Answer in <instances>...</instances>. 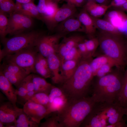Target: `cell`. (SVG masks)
I'll list each match as a JSON object with an SVG mask.
<instances>
[{
    "mask_svg": "<svg viewBox=\"0 0 127 127\" xmlns=\"http://www.w3.org/2000/svg\"><path fill=\"white\" fill-rule=\"evenodd\" d=\"M91 60L82 59L71 76L60 84V87L69 99H79L88 96L91 92L95 76L90 65Z\"/></svg>",
    "mask_w": 127,
    "mask_h": 127,
    "instance_id": "6da1fadb",
    "label": "cell"
},
{
    "mask_svg": "<svg viewBox=\"0 0 127 127\" xmlns=\"http://www.w3.org/2000/svg\"><path fill=\"white\" fill-rule=\"evenodd\" d=\"M124 71L117 68L93 81L91 92L96 102H116L121 90Z\"/></svg>",
    "mask_w": 127,
    "mask_h": 127,
    "instance_id": "7a4b0ae2",
    "label": "cell"
},
{
    "mask_svg": "<svg viewBox=\"0 0 127 127\" xmlns=\"http://www.w3.org/2000/svg\"><path fill=\"white\" fill-rule=\"evenodd\" d=\"M96 102L91 95L70 99L64 108L56 112L61 127H79Z\"/></svg>",
    "mask_w": 127,
    "mask_h": 127,
    "instance_id": "3957f363",
    "label": "cell"
},
{
    "mask_svg": "<svg viewBox=\"0 0 127 127\" xmlns=\"http://www.w3.org/2000/svg\"><path fill=\"white\" fill-rule=\"evenodd\" d=\"M124 107L116 103L96 102L80 127H112L123 119Z\"/></svg>",
    "mask_w": 127,
    "mask_h": 127,
    "instance_id": "277c9868",
    "label": "cell"
},
{
    "mask_svg": "<svg viewBox=\"0 0 127 127\" xmlns=\"http://www.w3.org/2000/svg\"><path fill=\"white\" fill-rule=\"evenodd\" d=\"M97 38L104 54L113 60L118 68L124 70L127 65V40L124 38L123 33L100 31Z\"/></svg>",
    "mask_w": 127,
    "mask_h": 127,
    "instance_id": "5b68a950",
    "label": "cell"
},
{
    "mask_svg": "<svg viewBox=\"0 0 127 127\" xmlns=\"http://www.w3.org/2000/svg\"><path fill=\"white\" fill-rule=\"evenodd\" d=\"M43 34L40 31L33 30L1 39L3 48L0 49V61L7 56L24 49L36 47L39 39Z\"/></svg>",
    "mask_w": 127,
    "mask_h": 127,
    "instance_id": "8992f818",
    "label": "cell"
},
{
    "mask_svg": "<svg viewBox=\"0 0 127 127\" xmlns=\"http://www.w3.org/2000/svg\"><path fill=\"white\" fill-rule=\"evenodd\" d=\"M38 52L35 47L22 50L7 56L4 59L15 63L29 74L35 73L34 65Z\"/></svg>",
    "mask_w": 127,
    "mask_h": 127,
    "instance_id": "52a82bcc",
    "label": "cell"
},
{
    "mask_svg": "<svg viewBox=\"0 0 127 127\" xmlns=\"http://www.w3.org/2000/svg\"><path fill=\"white\" fill-rule=\"evenodd\" d=\"M8 19L7 35L14 36L29 31L33 26V18L20 13L14 12Z\"/></svg>",
    "mask_w": 127,
    "mask_h": 127,
    "instance_id": "ba28073f",
    "label": "cell"
},
{
    "mask_svg": "<svg viewBox=\"0 0 127 127\" xmlns=\"http://www.w3.org/2000/svg\"><path fill=\"white\" fill-rule=\"evenodd\" d=\"M64 36L56 33L51 35H42L39 39L36 45L38 52L47 58L50 55L57 53L60 39Z\"/></svg>",
    "mask_w": 127,
    "mask_h": 127,
    "instance_id": "9c48e42d",
    "label": "cell"
},
{
    "mask_svg": "<svg viewBox=\"0 0 127 127\" xmlns=\"http://www.w3.org/2000/svg\"><path fill=\"white\" fill-rule=\"evenodd\" d=\"M48 96L49 103L47 108L50 114L60 111L64 108L69 99L68 96L60 87L53 85Z\"/></svg>",
    "mask_w": 127,
    "mask_h": 127,
    "instance_id": "30bf717a",
    "label": "cell"
},
{
    "mask_svg": "<svg viewBox=\"0 0 127 127\" xmlns=\"http://www.w3.org/2000/svg\"><path fill=\"white\" fill-rule=\"evenodd\" d=\"M23 109L31 120L39 124L42 119L50 114L46 107L30 100L24 104Z\"/></svg>",
    "mask_w": 127,
    "mask_h": 127,
    "instance_id": "8fae6325",
    "label": "cell"
},
{
    "mask_svg": "<svg viewBox=\"0 0 127 127\" xmlns=\"http://www.w3.org/2000/svg\"><path fill=\"white\" fill-rule=\"evenodd\" d=\"M58 3L55 0H43L38 9L41 21L46 24L49 30L59 8Z\"/></svg>",
    "mask_w": 127,
    "mask_h": 127,
    "instance_id": "7c38bea8",
    "label": "cell"
},
{
    "mask_svg": "<svg viewBox=\"0 0 127 127\" xmlns=\"http://www.w3.org/2000/svg\"><path fill=\"white\" fill-rule=\"evenodd\" d=\"M23 109L15 107L9 101L0 103V121L4 123L14 124Z\"/></svg>",
    "mask_w": 127,
    "mask_h": 127,
    "instance_id": "4fadbf2b",
    "label": "cell"
},
{
    "mask_svg": "<svg viewBox=\"0 0 127 127\" xmlns=\"http://www.w3.org/2000/svg\"><path fill=\"white\" fill-rule=\"evenodd\" d=\"M56 33L64 37L70 32H85V28L77 18H69L58 24L55 27Z\"/></svg>",
    "mask_w": 127,
    "mask_h": 127,
    "instance_id": "5bb4252c",
    "label": "cell"
},
{
    "mask_svg": "<svg viewBox=\"0 0 127 127\" xmlns=\"http://www.w3.org/2000/svg\"><path fill=\"white\" fill-rule=\"evenodd\" d=\"M64 37L59 44L57 53L60 61L72 48L85 40L83 36L78 35Z\"/></svg>",
    "mask_w": 127,
    "mask_h": 127,
    "instance_id": "9a60e30c",
    "label": "cell"
},
{
    "mask_svg": "<svg viewBox=\"0 0 127 127\" xmlns=\"http://www.w3.org/2000/svg\"><path fill=\"white\" fill-rule=\"evenodd\" d=\"M76 7L66 3L59 8L53 19L49 30H53L59 23L74 16L76 12Z\"/></svg>",
    "mask_w": 127,
    "mask_h": 127,
    "instance_id": "2e32d148",
    "label": "cell"
},
{
    "mask_svg": "<svg viewBox=\"0 0 127 127\" xmlns=\"http://www.w3.org/2000/svg\"><path fill=\"white\" fill-rule=\"evenodd\" d=\"M12 84L0 71V89L9 101L15 107H17V91L12 86Z\"/></svg>",
    "mask_w": 127,
    "mask_h": 127,
    "instance_id": "e0dca14e",
    "label": "cell"
},
{
    "mask_svg": "<svg viewBox=\"0 0 127 127\" xmlns=\"http://www.w3.org/2000/svg\"><path fill=\"white\" fill-rule=\"evenodd\" d=\"M49 69L52 74L51 79L54 83H62L63 80L60 73L61 62L56 54L50 55L47 58Z\"/></svg>",
    "mask_w": 127,
    "mask_h": 127,
    "instance_id": "ac0fdd59",
    "label": "cell"
},
{
    "mask_svg": "<svg viewBox=\"0 0 127 127\" xmlns=\"http://www.w3.org/2000/svg\"><path fill=\"white\" fill-rule=\"evenodd\" d=\"M14 12L18 13L33 19L41 20L37 5L34 2L24 4L16 2Z\"/></svg>",
    "mask_w": 127,
    "mask_h": 127,
    "instance_id": "d6986e66",
    "label": "cell"
},
{
    "mask_svg": "<svg viewBox=\"0 0 127 127\" xmlns=\"http://www.w3.org/2000/svg\"><path fill=\"white\" fill-rule=\"evenodd\" d=\"M77 18L84 27L85 32L90 38L93 37L96 28L92 17L83 8L78 14Z\"/></svg>",
    "mask_w": 127,
    "mask_h": 127,
    "instance_id": "ffe728a7",
    "label": "cell"
},
{
    "mask_svg": "<svg viewBox=\"0 0 127 127\" xmlns=\"http://www.w3.org/2000/svg\"><path fill=\"white\" fill-rule=\"evenodd\" d=\"M35 73L45 78H51L52 73L49 68L46 58L39 52L37 54L34 65Z\"/></svg>",
    "mask_w": 127,
    "mask_h": 127,
    "instance_id": "44dd1931",
    "label": "cell"
},
{
    "mask_svg": "<svg viewBox=\"0 0 127 127\" xmlns=\"http://www.w3.org/2000/svg\"><path fill=\"white\" fill-rule=\"evenodd\" d=\"M110 8L109 5L100 4L93 0H89L83 8L92 17L99 18L104 15Z\"/></svg>",
    "mask_w": 127,
    "mask_h": 127,
    "instance_id": "7402d4cb",
    "label": "cell"
},
{
    "mask_svg": "<svg viewBox=\"0 0 127 127\" xmlns=\"http://www.w3.org/2000/svg\"><path fill=\"white\" fill-rule=\"evenodd\" d=\"M124 12L117 9L109 11L105 15V19L110 22L119 31L127 19V16Z\"/></svg>",
    "mask_w": 127,
    "mask_h": 127,
    "instance_id": "603a6c76",
    "label": "cell"
},
{
    "mask_svg": "<svg viewBox=\"0 0 127 127\" xmlns=\"http://www.w3.org/2000/svg\"><path fill=\"white\" fill-rule=\"evenodd\" d=\"M80 61L68 60L61 64L60 73L63 79L62 83L71 76L75 70Z\"/></svg>",
    "mask_w": 127,
    "mask_h": 127,
    "instance_id": "cb8c5ba5",
    "label": "cell"
},
{
    "mask_svg": "<svg viewBox=\"0 0 127 127\" xmlns=\"http://www.w3.org/2000/svg\"><path fill=\"white\" fill-rule=\"evenodd\" d=\"M32 74L34 91L35 93L43 92L48 95L52 85L47 82L44 78Z\"/></svg>",
    "mask_w": 127,
    "mask_h": 127,
    "instance_id": "d4e9b609",
    "label": "cell"
},
{
    "mask_svg": "<svg viewBox=\"0 0 127 127\" xmlns=\"http://www.w3.org/2000/svg\"><path fill=\"white\" fill-rule=\"evenodd\" d=\"M107 64H111L118 68L115 63L110 58L104 54L92 60L90 63L91 69L95 76L97 70L103 66Z\"/></svg>",
    "mask_w": 127,
    "mask_h": 127,
    "instance_id": "484cf974",
    "label": "cell"
},
{
    "mask_svg": "<svg viewBox=\"0 0 127 127\" xmlns=\"http://www.w3.org/2000/svg\"><path fill=\"white\" fill-rule=\"evenodd\" d=\"M95 27L100 31L115 34L123 33L117 29L110 22L105 19L92 17Z\"/></svg>",
    "mask_w": 127,
    "mask_h": 127,
    "instance_id": "4316f807",
    "label": "cell"
},
{
    "mask_svg": "<svg viewBox=\"0 0 127 127\" xmlns=\"http://www.w3.org/2000/svg\"><path fill=\"white\" fill-rule=\"evenodd\" d=\"M124 71L122 89L115 103L125 107L127 106V65Z\"/></svg>",
    "mask_w": 127,
    "mask_h": 127,
    "instance_id": "83f0119b",
    "label": "cell"
},
{
    "mask_svg": "<svg viewBox=\"0 0 127 127\" xmlns=\"http://www.w3.org/2000/svg\"><path fill=\"white\" fill-rule=\"evenodd\" d=\"M15 127H37L39 124L31 120L23 111L19 114L14 123Z\"/></svg>",
    "mask_w": 127,
    "mask_h": 127,
    "instance_id": "f1b7e54d",
    "label": "cell"
},
{
    "mask_svg": "<svg viewBox=\"0 0 127 127\" xmlns=\"http://www.w3.org/2000/svg\"><path fill=\"white\" fill-rule=\"evenodd\" d=\"M0 67L10 72L24 77H26L29 75L24 70L16 64L5 60L1 65Z\"/></svg>",
    "mask_w": 127,
    "mask_h": 127,
    "instance_id": "f546056e",
    "label": "cell"
},
{
    "mask_svg": "<svg viewBox=\"0 0 127 127\" xmlns=\"http://www.w3.org/2000/svg\"><path fill=\"white\" fill-rule=\"evenodd\" d=\"M0 71L9 81L17 88L26 77L10 72L1 67Z\"/></svg>",
    "mask_w": 127,
    "mask_h": 127,
    "instance_id": "4dcf8cb0",
    "label": "cell"
},
{
    "mask_svg": "<svg viewBox=\"0 0 127 127\" xmlns=\"http://www.w3.org/2000/svg\"><path fill=\"white\" fill-rule=\"evenodd\" d=\"M52 115L47 118L45 121L40 123V127H61L58 120L57 113H52Z\"/></svg>",
    "mask_w": 127,
    "mask_h": 127,
    "instance_id": "1f68e13d",
    "label": "cell"
},
{
    "mask_svg": "<svg viewBox=\"0 0 127 127\" xmlns=\"http://www.w3.org/2000/svg\"><path fill=\"white\" fill-rule=\"evenodd\" d=\"M29 100L47 107L49 103L48 95L43 92L35 93Z\"/></svg>",
    "mask_w": 127,
    "mask_h": 127,
    "instance_id": "d6a6232c",
    "label": "cell"
},
{
    "mask_svg": "<svg viewBox=\"0 0 127 127\" xmlns=\"http://www.w3.org/2000/svg\"><path fill=\"white\" fill-rule=\"evenodd\" d=\"M77 46L72 48L64 57L60 61L61 64L64 61L68 60L79 61L82 59L81 54Z\"/></svg>",
    "mask_w": 127,
    "mask_h": 127,
    "instance_id": "836d02e7",
    "label": "cell"
},
{
    "mask_svg": "<svg viewBox=\"0 0 127 127\" xmlns=\"http://www.w3.org/2000/svg\"><path fill=\"white\" fill-rule=\"evenodd\" d=\"M16 4L12 0H4L0 2V11L9 15L14 12Z\"/></svg>",
    "mask_w": 127,
    "mask_h": 127,
    "instance_id": "e575fe53",
    "label": "cell"
},
{
    "mask_svg": "<svg viewBox=\"0 0 127 127\" xmlns=\"http://www.w3.org/2000/svg\"><path fill=\"white\" fill-rule=\"evenodd\" d=\"M8 25V19L5 13L0 11V36L1 39L6 37Z\"/></svg>",
    "mask_w": 127,
    "mask_h": 127,
    "instance_id": "d590c367",
    "label": "cell"
},
{
    "mask_svg": "<svg viewBox=\"0 0 127 127\" xmlns=\"http://www.w3.org/2000/svg\"><path fill=\"white\" fill-rule=\"evenodd\" d=\"M84 42L87 50L92 57L99 46L98 39L97 37H93L88 40H85Z\"/></svg>",
    "mask_w": 127,
    "mask_h": 127,
    "instance_id": "8d00e7d4",
    "label": "cell"
},
{
    "mask_svg": "<svg viewBox=\"0 0 127 127\" xmlns=\"http://www.w3.org/2000/svg\"><path fill=\"white\" fill-rule=\"evenodd\" d=\"M84 41L78 44L77 47L81 53L82 59H90L91 57L88 53L84 43Z\"/></svg>",
    "mask_w": 127,
    "mask_h": 127,
    "instance_id": "74e56055",
    "label": "cell"
},
{
    "mask_svg": "<svg viewBox=\"0 0 127 127\" xmlns=\"http://www.w3.org/2000/svg\"><path fill=\"white\" fill-rule=\"evenodd\" d=\"M114 67L110 64H107L103 66L97 70L95 76L100 77L105 75L111 72L112 68Z\"/></svg>",
    "mask_w": 127,
    "mask_h": 127,
    "instance_id": "f35d334b",
    "label": "cell"
},
{
    "mask_svg": "<svg viewBox=\"0 0 127 127\" xmlns=\"http://www.w3.org/2000/svg\"><path fill=\"white\" fill-rule=\"evenodd\" d=\"M17 96H18L22 100L28 92L26 85L23 80L17 88Z\"/></svg>",
    "mask_w": 127,
    "mask_h": 127,
    "instance_id": "ab89813d",
    "label": "cell"
},
{
    "mask_svg": "<svg viewBox=\"0 0 127 127\" xmlns=\"http://www.w3.org/2000/svg\"><path fill=\"white\" fill-rule=\"evenodd\" d=\"M23 80L25 83L28 91H34L32 74L28 75Z\"/></svg>",
    "mask_w": 127,
    "mask_h": 127,
    "instance_id": "60d3db41",
    "label": "cell"
},
{
    "mask_svg": "<svg viewBox=\"0 0 127 127\" xmlns=\"http://www.w3.org/2000/svg\"><path fill=\"white\" fill-rule=\"evenodd\" d=\"M127 2V0H112L109 5L110 7L114 8L121 6Z\"/></svg>",
    "mask_w": 127,
    "mask_h": 127,
    "instance_id": "b9f144b4",
    "label": "cell"
},
{
    "mask_svg": "<svg viewBox=\"0 0 127 127\" xmlns=\"http://www.w3.org/2000/svg\"><path fill=\"white\" fill-rule=\"evenodd\" d=\"M67 3L74 5L75 7H80L84 4L85 0H64Z\"/></svg>",
    "mask_w": 127,
    "mask_h": 127,
    "instance_id": "7bdbcfd3",
    "label": "cell"
},
{
    "mask_svg": "<svg viewBox=\"0 0 127 127\" xmlns=\"http://www.w3.org/2000/svg\"><path fill=\"white\" fill-rule=\"evenodd\" d=\"M35 93L34 91H28L25 97L21 100L23 105L28 101Z\"/></svg>",
    "mask_w": 127,
    "mask_h": 127,
    "instance_id": "ee69618b",
    "label": "cell"
},
{
    "mask_svg": "<svg viewBox=\"0 0 127 127\" xmlns=\"http://www.w3.org/2000/svg\"><path fill=\"white\" fill-rule=\"evenodd\" d=\"M114 8L117 10H121L123 12H127V2L121 6Z\"/></svg>",
    "mask_w": 127,
    "mask_h": 127,
    "instance_id": "f6af8a7d",
    "label": "cell"
},
{
    "mask_svg": "<svg viewBox=\"0 0 127 127\" xmlns=\"http://www.w3.org/2000/svg\"><path fill=\"white\" fill-rule=\"evenodd\" d=\"M16 2L21 4H24L34 2L35 0H15Z\"/></svg>",
    "mask_w": 127,
    "mask_h": 127,
    "instance_id": "bcb514c9",
    "label": "cell"
},
{
    "mask_svg": "<svg viewBox=\"0 0 127 127\" xmlns=\"http://www.w3.org/2000/svg\"><path fill=\"white\" fill-rule=\"evenodd\" d=\"M95 2L99 4H105L108 0H93Z\"/></svg>",
    "mask_w": 127,
    "mask_h": 127,
    "instance_id": "7dc6e473",
    "label": "cell"
},
{
    "mask_svg": "<svg viewBox=\"0 0 127 127\" xmlns=\"http://www.w3.org/2000/svg\"><path fill=\"white\" fill-rule=\"evenodd\" d=\"M0 103H2L5 101V97L4 96L3 94L0 92Z\"/></svg>",
    "mask_w": 127,
    "mask_h": 127,
    "instance_id": "c3c4849f",
    "label": "cell"
},
{
    "mask_svg": "<svg viewBox=\"0 0 127 127\" xmlns=\"http://www.w3.org/2000/svg\"><path fill=\"white\" fill-rule=\"evenodd\" d=\"M124 108L125 112V115H126L127 119V106Z\"/></svg>",
    "mask_w": 127,
    "mask_h": 127,
    "instance_id": "681fc988",
    "label": "cell"
},
{
    "mask_svg": "<svg viewBox=\"0 0 127 127\" xmlns=\"http://www.w3.org/2000/svg\"><path fill=\"white\" fill-rule=\"evenodd\" d=\"M4 123L0 121V127H5Z\"/></svg>",
    "mask_w": 127,
    "mask_h": 127,
    "instance_id": "f907efd6",
    "label": "cell"
},
{
    "mask_svg": "<svg viewBox=\"0 0 127 127\" xmlns=\"http://www.w3.org/2000/svg\"><path fill=\"white\" fill-rule=\"evenodd\" d=\"M56 2L58 3L60 1H61L62 0H55Z\"/></svg>",
    "mask_w": 127,
    "mask_h": 127,
    "instance_id": "816d5d0a",
    "label": "cell"
}]
</instances>
